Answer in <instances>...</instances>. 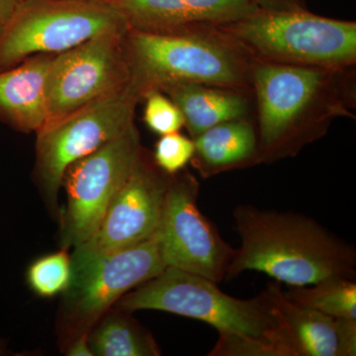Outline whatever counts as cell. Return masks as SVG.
Listing matches in <instances>:
<instances>
[{
	"instance_id": "ba28073f",
	"label": "cell",
	"mask_w": 356,
	"mask_h": 356,
	"mask_svg": "<svg viewBox=\"0 0 356 356\" xmlns=\"http://www.w3.org/2000/svg\"><path fill=\"white\" fill-rule=\"evenodd\" d=\"M135 124L92 154L67 168L63 179L67 206L60 213V248L86 242L109 204L127 181L144 153Z\"/></svg>"
},
{
	"instance_id": "44dd1931",
	"label": "cell",
	"mask_w": 356,
	"mask_h": 356,
	"mask_svg": "<svg viewBox=\"0 0 356 356\" xmlns=\"http://www.w3.org/2000/svg\"><path fill=\"white\" fill-rule=\"evenodd\" d=\"M144 121L153 132L163 136L179 132L184 119L179 108L161 91L154 90L145 96Z\"/></svg>"
},
{
	"instance_id": "e0dca14e",
	"label": "cell",
	"mask_w": 356,
	"mask_h": 356,
	"mask_svg": "<svg viewBox=\"0 0 356 356\" xmlns=\"http://www.w3.org/2000/svg\"><path fill=\"white\" fill-rule=\"evenodd\" d=\"M161 92L179 108L191 139L224 122L252 117L254 111L252 93L236 89L179 83L168 86Z\"/></svg>"
},
{
	"instance_id": "603a6c76",
	"label": "cell",
	"mask_w": 356,
	"mask_h": 356,
	"mask_svg": "<svg viewBox=\"0 0 356 356\" xmlns=\"http://www.w3.org/2000/svg\"><path fill=\"white\" fill-rule=\"evenodd\" d=\"M259 8L267 10H303L306 0H252Z\"/></svg>"
},
{
	"instance_id": "2e32d148",
	"label": "cell",
	"mask_w": 356,
	"mask_h": 356,
	"mask_svg": "<svg viewBox=\"0 0 356 356\" xmlns=\"http://www.w3.org/2000/svg\"><path fill=\"white\" fill-rule=\"evenodd\" d=\"M193 140L191 163L205 179L259 165L257 127L252 117L224 122Z\"/></svg>"
},
{
	"instance_id": "5b68a950",
	"label": "cell",
	"mask_w": 356,
	"mask_h": 356,
	"mask_svg": "<svg viewBox=\"0 0 356 356\" xmlns=\"http://www.w3.org/2000/svg\"><path fill=\"white\" fill-rule=\"evenodd\" d=\"M255 62L350 69L356 65V23L303 10L257 8L218 26Z\"/></svg>"
},
{
	"instance_id": "9c48e42d",
	"label": "cell",
	"mask_w": 356,
	"mask_h": 356,
	"mask_svg": "<svg viewBox=\"0 0 356 356\" xmlns=\"http://www.w3.org/2000/svg\"><path fill=\"white\" fill-rule=\"evenodd\" d=\"M170 175L159 170L146 151L109 204L95 234L74 248L72 280L115 252L153 236L161 226Z\"/></svg>"
},
{
	"instance_id": "7a4b0ae2",
	"label": "cell",
	"mask_w": 356,
	"mask_h": 356,
	"mask_svg": "<svg viewBox=\"0 0 356 356\" xmlns=\"http://www.w3.org/2000/svg\"><path fill=\"white\" fill-rule=\"evenodd\" d=\"M121 310L168 312L214 327L219 339L211 356H298L291 334L268 290L252 299L234 298L218 283L166 266L153 280L115 304Z\"/></svg>"
},
{
	"instance_id": "cb8c5ba5",
	"label": "cell",
	"mask_w": 356,
	"mask_h": 356,
	"mask_svg": "<svg viewBox=\"0 0 356 356\" xmlns=\"http://www.w3.org/2000/svg\"><path fill=\"white\" fill-rule=\"evenodd\" d=\"M65 353L70 356H93L89 346L88 334L76 337L72 343L67 344Z\"/></svg>"
},
{
	"instance_id": "8fae6325",
	"label": "cell",
	"mask_w": 356,
	"mask_h": 356,
	"mask_svg": "<svg viewBox=\"0 0 356 356\" xmlns=\"http://www.w3.org/2000/svg\"><path fill=\"white\" fill-rule=\"evenodd\" d=\"M126 34L105 33L51 58L44 127L128 86L130 70L124 50Z\"/></svg>"
},
{
	"instance_id": "6da1fadb",
	"label": "cell",
	"mask_w": 356,
	"mask_h": 356,
	"mask_svg": "<svg viewBox=\"0 0 356 356\" xmlns=\"http://www.w3.org/2000/svg\"><path fill=\"white\" fill-rule=\"evenodd\" d=\"M355 67L255 63L252 95L259 165L296 156L327 135L336 119L355 118Z\"/></svg>"
},
{
	"instance_id": "ac0fdd59",
	"label": "cell",
	"mask_w": 356,
	"mask_h": 356,
	"mask_svg": "<svg viewBox=\"0 0 356 356\" xmlns=\"http://www.w3.org/2000/svg\"><path fill=\"white\" fill-rule=\"evenodd\" d=\"M93 355L159 356L158 343L130 312L110 309L88 332Z\"/></svg>"
},
{
	"instance_id": "7c38bea8",
	"label": "cell",
	"mask_w": 356,
	"mask_h": 356,
	"mask_svg": "<svg viewBox=\"0 0 356 356\" xmlns=\"http://www.w3.org/2000/svg\"><path fill=\"white\" fill-rule=\"evenodd\" d=\"M200 184L187 170L170 175L159 228L161 255L166 266L225 281L234 248L198 207Z\"/></svg>"
},
{
	"instance_id": "d4e9b609",
	"label": "cell",
	"mask_w": 356,
	"mask_h": 356,
	"mask_svg": "<svg viewBox=\"0 0 356 356\" xmlns=\"http://www.w3.org/2000/svg\"><path fill=\"white\" fill-rule=\"evenodd\" d=\"M19 4L20 0H0V32L13 17Z\"/></svg>"
},
{
	"instance_id": "3957f363",
	"label": "cell",
	"mask_w": 356,
	"mask_h": 356,
	"mask_svg": "<svg viewBox=\"0 0 356 356\" xmlns=\"http://www.w3.org/2000/svg\"><path fill=\"white\" fill-rule=\"evenodd\" d=\"M233 216L241 245L234 250L227 282L248 270L291 286L334 276L355 280V247L312 218L252 205L238 206Z\"/></svg>"
},
{
	"instance_id": "ffe728a7",
	"label": "cell",
	"mask_w": 356,
	"mask_h": 356,
	"mask_svg": "<svg viewBox=\"0 0 356 356\" xmlns=\"http://www.w3.org/2000/svg\"><path fill=\"white\" fill-rule=\"evenodd\" d=\"M72 277V259L64 248L36 259L27 270L28 284L43 298H53L67 291Z\"/></svg>"
},
{
	"instance_id": "4fadbf2b",
	"label": "cell",
	"mask_w": 356,
	"mask_h": 356,
	"mask_svg": "<svg viewBox=\"0 0 356 356\" xmlns=\"http://www.w3.org/2000/svg\"><path fill=\"white\" fill-rule=\"evenodd\" d=\"M130 29L172 33L234 22L259 8L252 0H114Z\"/></svg>"
},
{
	"instance_id": "277c9868",
	"label": "cell",
	"mask_w": 356,
	"mask_h": 356,
	"mask_svg": "<svg viewBox=\"0 0 356 356\" xmlns=\"http://www.w3.org/2000/svg\"><path fill=\"white\" fill-rule=\"evenodd\" d=\"M130 81L140 97L179 83L252 93L255 60L218 26L154 33L129 29L124 38Z\"/></svg>"
},
{
	"instance_id": "d6986e66",
	"label": "cell",
	"mask_w": 356,
	"mask_h": 356,
	"mask_svg": "<svg viewBox=\"0 0 356 356\" xmlns=\"http://www.w3.org/2000/svg\"><path fill=\"white\" fill-rule=\"evenodd\" d=\"M285 295L294 303L325 315L356 320L355 280L334 276L305 286H292Z\"/></svg>"
},
{
	"instance_id": "52a82bcc",
	"label": "cell",
	"mask_w": 356,
	"mask_h": 356,
	"mask_svg": "<svg viewBox=\"0 0 356 356\" xmlns=\"http://www.w3.org/2000/svg\"><path fill=\"white\" fill-rule=\"evenodd\" d=\"M140 99L139 91L130 81L119 92L37 133V179L51 212H58V193L67 168L131 127Z\"/></svg>"
},
{
	"instance_id": "30bf717a",
	"label": "cell",
	"mask_w": 356,
	"mask_h": 356,
	"mask_svg": "<svg viewBox=\"0 0 356 356\" xmlns=\"http://www.w3.org/2000/svg\"><path fill=\"white\" fill-rule=\"evenodd\" d=\"M165 267L158 229L144 242L109 255L72 280L64 293L58 318L65 348L76 337L88 334L121 297L153 280Z\"/></svg>"
},
{
	"instance_id": "7402d4cb",
	"label": "cell",
	"mask_w": 356,
	"mask_h": 356,
	"mask_svg": "<svg viewBox=\"0 0 356 356\" xmlns=\"http://www.w3.org/2000/svg\"><path fill=\"white\" fill-rule=\"evenodd\" d=\"M194 149L193 139H189L179 132L161 136L154 149V163L166 175H177L191 163Z\"/></svg>"
},
{
	"instance_id": "9a60e30c",
	"label": "cell",
	"mask_w": 356,
	"mask_h": 356,
	"mask_svg": "<svg viewBox=\"0 0 356 356\" xmlns=\"http://www.w3.org/2000/svg\"><path fill=\"white\" fill-rule=\"evenodd\" d=\"M51 56L37 55L0 70V120L22 132H40L48 119L47 81Z\"/></svg>"
},
{
	"instance_id": "5bb4252c",
	"label": "cell",
	"mask_w": 356,
	"mask_h": 356,
	"mask_svg": "<svg viewBox=\"0 0 356 356\" xmlns=\"http://www.w3.org/2000/svg\"><path fill=\"white\" fill-rule=\"evenodd\" d=\"M298 356H355L356 320L337 318L291 301L280 282L267 284Z\"/></svg>"
},
{
	"instance_id": "8992f818",
	"label": "cell",
	"mask_w": 356,
	"mask_h": 356,
	"mask_svg": "<svg viewBox=\"0 0 356 356\" xmlns=\"http://www.w3.org/2000/svg\"><path fill=\"white\" fill-rule=\"evenodd\" d=\"M130 29L111 4L76 0L20 2L0 32V70L37 55L60 54L105 33Z\"/></svg>"
}]
</instances>
